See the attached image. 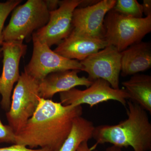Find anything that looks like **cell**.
Here are the masks:
<instances>
[{
    "label": "cell",
    "instance_id": "5bb4252c",
    "mask_svg": "<svg viewBox=\"0 0 151 151\" xmlns=\"http://www.w3.org/2000/svg\"><path fill=\"white\" fill-rule=\"evenodd\" d=\"M121 75H134L151 67V44L141 41L121 52Z\"/></svg>",
    "mask_w": 151,
    "mask_h": 151
},
{
    "label": "cell",
    "instance_id": "8992f818",
    "mask_svg": "<svg viewBox=\"0 0 151 151\" xmlns=\"http://www.w3.org/2000/svg\"><path fill=\"white\" fill-rule=\"evenodd\" d=\"M33 50L32 56L24 71L39 81L50 73L66 70L81 71L80 61L61 56L42 43L32 35Z\"/></svg>",
    "mask_w": 151,
    "mask_h": 151
},
{
    "label": "cell",
    "instance_id": "5b68a950",
    "mask_svg": "<svg viewBox=\"0 0 151 151\" xmlns=\"http://www.w3.org/2000/svg\"><path fill=\"white\" fill-rule=\"evenodd\" d=\"M39 81L22 72L14 89L10 108L6 113L9 125L17 134L35 112L40 99Z\"/></svg>",
    "mask_w": 151,
    "mask_h": 151
},
{
    "label": "cell",
    "instance_id": "30bf717a",
    "mask_svg": "<svg viewBox=\"0 0 151 151\" xmlns=\"http://www.w3.org/2000/svg\"><path fill=\"white\" fill-rule=\"evenodd\" d=\"M27 47L23 42H4L2 45L3 65L0 76V94L2 96L1 106L5 111H8L10 108L14 85L20 76V61L25 54Z\"/></svg>",
    "mask_w": 151,
    "mask_h": 151
},
{
    "label": "cell",
    "instance_id": "2e32d148",
    "mask_svg": "<svg viewBox=\"0 0 151 151\" xmlns=\"http://www.w3.org/2000/svg\"><path fill=\"white\" fill-rule=\"evenodd\" d=\"M94 128L91 121L82 116L76 117L73 120L70 133L59 151H77L81 143L88 142L93 138Z\"/></svg>",
    "mask_w": 151,
    "mask_h": 151
},
{
    "label": "cell",
    "instance_id": "603a6c76",
    "mask_svg": "<svg viewBox=\"0 0 151 151\" xmlns=\"http://www.w3.org/2000/svg\"><path fill=\"white\" fill-rule=\"evenodd\" d=\"M92 148L89 147L88 145V142H84L81 143L78 147L77 151H100L98 150L93 151Z\"/></svg>",
    "mask_w": 151,
    "mask_h": 151
},
{
    "label": "cell",
    "instance_id": "ba28073f",
    "mask_svg": "<svg viewBox=\"0 0 151 151\" xmlns=\"http://www.w3.org/2000/svg\"><path fill=\"white\" fill-rule=\"evenodd\" d=\"M121 57V52L114 46L108 45L80 61L81 70L88 74L87 78L92 82L99 78L103 79L114 89H119Z\"/></svg>",
    "mask_w": 151,
    "mask_h": 151
},
{
    "label": "cell",
    "instance_id": "6da1fadb",
    "mask_svg": "<svg viewBox=\"0 0 151 151\" xmlns=\"http://www.w3.org/2000/svg\"><path fill=\"white\" fill-rule=\"evenodd\" d=\"M81 105H63L40 98L33 115L17 134L15 144L59 151L69 134L73 120L82 116Z\"/></svg>",
    "mask_w": 151,
    "mask_h": 151
},
{
    "label": "cell",
    "instance_id": "ac0fdd59",
    "mask_svg": "<svg viewBox=\"0 0 151 151\" xmlns=\"http://www.w3.org/2000/svg\"><path fill=\"white\" fill-rule=\"evenodd\" d=\"M22 1L21 0H9L5 2H0V46H2L4 42L3 32L5 22L11 12ZM1 52L0 50V58Z\"/></svg>",
    "mask_w": 151,
    "mask_h": 151
},
{
    "label": "cell",
    "instance_id": "44dd1931",
    "mask_svg": "<svg viewBox=\"0 0 151 151\" xmlns=\"http://www.w3.org/2000/svg\"><path fill=\"white\" fill-rule=\"evenodd\" d=\"M142 5L143 14L145 15L146 17L151 16V0H144Z\"/></svg>",
    "mask_w": 151,
    "mask_h": 151
},
{
    "label": "cell",
    "instance_id": "7a4b0ae2",
    "mask_svg": "<svg viewBox=\"0 0 151 151\" xmlns=\"http://www.w3.org/2000/svg\"><path fill=\"white\" fill-rule=\"evenodd\" d=\"M127 119L114 125L95 127L93 138L98 145L110 143L134 151H151V124L145 110L131 100L127 101Z\"/></svg>",
    "mask_w": 151,
    "mask_h": 151
},
{
    "label": "cell",
    "instance_id": "cb8c5ba5",
    "mask_svg": "<svg viewBox=\"0 0 151 151\" xmlns=\"http://www.w3.org/2000/svg\"><path fill=\"white\" fill-rule=\"evenodd\" d=\"M106 151H122V149L115 146H112L111 147H108V148L106 149Z\"/></svg>",
    "mask_w": 151,
    "mask_h": 151
},
{
    "label": "cell",
    "instance_id": "7402d4cb",
    "mask_svg": "<svg viewBox=\"0 0 151 151\" xmlns=\"http://www.w3.org/2000/svg\"><path fill=\"white\" fill-rule=\"evenodd\" d=\"M50 12L56 9L59 6L60 1L58 0H47L45 1Z\"/></svg>",
    "mask_w": 151,
    "mask_h": 151
},
{
    "label": "cell",
    "instance_id": "8fae6325",
    "mask_svg": "<svg viewBox=\"0 0 151 151\" xmlns=\"http://www.w3.org/2000/svg\"><path fill=\"white\" fill-rule=\"evenodd\" d=\"M116 0H102L93 5L77 7L72 17L73 30L96 38L104 39L105 16L113 8Z\"/></svg>",
    "mask_w": 151,
    "mask_h": 151
},
{
    "label": "cell",
    "instance_id": "52a82bcc",
    "mask_svg": "<svg viewBox=\"0 0 151 151\" xmlns=\"http://www.w3.org/2000/svg\"><path fill=\"white\" fill-rule=\"evenodd\" d=\"M59 95L60 103L63 105L76 106L87 104L91 108L109 100L117 101L126 107L129 99L124 89H114L108 81L100 78L93 81L84 90L74 88L60 93Z\"/></svg>",
    "mask_w": 151,
    "mask_h": 151
},
{
    "label": "cell",
    "instance_id": "ffe728a7",
    "mask_svg": "<svg viewBox=\"0 0 151 151\" xmlns=\"http://www.w3.org/2000/svg\"><path fill=\"white\" fill-rule=\"evenodd\" d=\"M0 151H52L47 149H33L29 148L22 145L14 144L10 147L0 148Z\"/></svg>",
    "mask_w": 151,
    "mask_h": 151
},
{
    "label": "cell",
    "instance_id": "e0dca14e",
    "mask_svg": "<svg viewBox=\"0 0 151 151\" xmlns=\"http://www.w3.org/2000/svg\"><path fill=\"white\" fill-rule=\"evenodd\" d=\"M113 9L126 16L135 18H142V5L137 0H118Z\"/></svg>",
    "mask_w": 151,
    "mask_h": 151
},
{
    "label": "cell",
    "instance_id": "9a60e30c",
    "mask_svg": "<svg viewBox=\"0 0 151 151\" xmlns=\"http://www.w3.org/2000/svg\"><path fill=\"white\" fill-rule=\"evenodd\" d=\"M122 84L129 95V100L151 114V76L137 73Z\"/></svg>",
    "mask_w": 151,
    "mask_h": 151
},
{
    "label": "cell",
    "instance_id": "277c9868",
    "mask_svg": "<svg viewBox=\"0 0 151 151\" xmlns=\"http://www.w3.org/2000/svg\"><path fill=\"white\" fill-rule=\"evenodd\" d=\"M49 10L45 1L28 0L13 11L9 24L3 32L4 42H23L48 22Z\"/></svg>",
    "mask_w": 151,
    "mask_h": 151
},
{
    "label": "cell",
    "instance_id": "7c38bea8",
    "mask_svg": "<svg viewBox=\"0 0 151 151\" xmlns=\"http://www.w3.org/2000/svg\"><path fill=\"white\" fill-rule=\"evenodd\" d=\"M108 45L104 39L81 34L72 30L54 51L67 59L81 61Z\"/></svg>",
    "mask_w": 151,
    "mask_h": 151
},
{
    "label": "cell",
    "instance_id": "9c48e42d",
    "mask_svg": "<svg viewBox=\"0 0 151 151\" xmlns=\"http://www.w3.org/2000/svg\"><path fill=\"white\" fill-rule=\"evenodd\" d=\"M82 1H60L58 7L50 12L49 19L47 24L33 34L40 42L45 44L49 47L59 44L72 32L73 12Z\"/></svg>",
    "mask_w": 151,
    "mask_h": 151
},
{
    "label": "cell",
    "instance_id": "4fadbf2b",
    "mask_svg": "<svg viewBox=\"0 0 151 151\" xmlns=\"http://www.w3.org/2000/svg\"><path fill=\"white\" fill-rule=\"evenodd\" d=\"M78 70H66L50 73L39 81L41 98L50 99L58 93L66 92L77 86L89 87L93 82L85 76L79 77Z\"/></svg>",
    "mask_w": 151,
    "mask_h": 151
},
{
    "label": "cell",
    "instance_id": "3957f363",
    "mask_svg": "<svg viewBox=\"0 0 151 151\" xmlns=\"http://www.w3.org/2000/svg\"><path fill=\"white\" fill-rule=\"evenodd\" d=\"M104 27V39L108 45L122 52L142 41L151 32V16L135 18L124 16L112 9L105 16Z\"/></svg>",
    "mask_w": 151,
    "mask_h": 151
},
{
    "label": "cell",
    "instance_id": "d6986e66",
    "mask_svg": "<svg viewBox=\"0 0 151 151\" xmlns=\"http://www.w3.org/2000/svg\"><path fill=\"white\" fill-rule=\"evenodd\" d=\"M16 133L9 125H4L0 119V143L15 144Z\"/></svg>",
    "mask_w": 151,
    "mask_h": 151
}]
</instances>
